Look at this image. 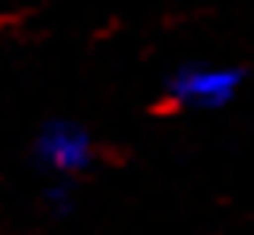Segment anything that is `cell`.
I'll return each instance as SVG.
<instances>
[{
	"label": "cell",
	"mask_w": 254,
	"mask_h": 235,
	"mask_svg": "<svg viewBox=\"0 0 254 235\" xmlns=\"http://www.w3.org/2000/svg\"><path fill=\"white\" fill-rule=\"evenodd\" d=\"M243 87V68L235 64H182L167 80V99L182 110H220Z\"/></svg>",
	"instance_id": "1"
},
{
	"label": "cell",
	"mask_w": 254,
	"mask_h": 235,
	"mask_svg": "<svg viewBox=\"0 0 254 235\" xmlns=\"http://www.w3.org/2000/svg\"><path fill=\"white\" fill-rule=\"evenodd\" d=\"M34 156L57 178H72V175L87 171L95 163V140H91V133L80 121L53 118V121L42 125V133L34 140Z\"/></svg>",
	"instance_id": "2"
},
{
	"label": "cell",
	"mask_w": 254,
	"mask_h": 235,
	"mask_svg": "<svg viewBox=\"0 0 254 235\" xmlns=\"http://www.w3.org/2000/svg\"><path fill=\"white\" fill-rule=\"evenodd\" d=\"M46 201H53L57 209H64V205L72 201V197H68V186H64V182L61 186H50V190H46Z\"/></svg>",
	"instance_id": "3"
}]
</instances>
